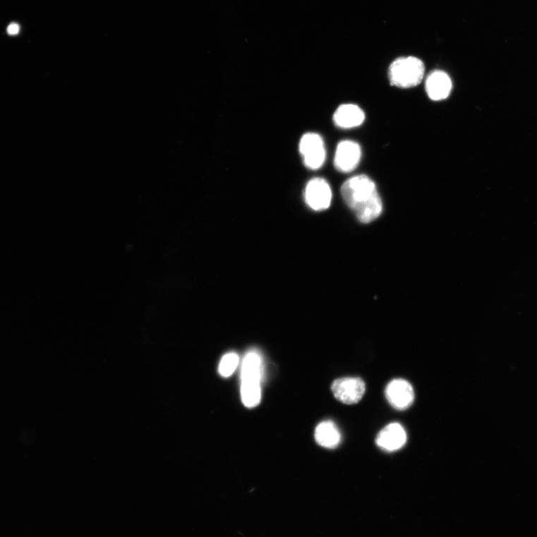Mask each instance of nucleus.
Returning a JSON list of instances; mask_svg holds the SVG:
<instances>
[{
    "instance_id": "1",
    "label": "nucleus",
    "mask_w": 537,
    "mask_h": 537,
    "mask_svg": "<svg viewBox=\"0 0 537 537\" xmlns=\"http://www.w3.org/2000/svg\"><path fill=\"white\" fill-rule=\"evenodd\" d=\"M342 195L346 204L363 224H370L382 213V199L375 182L368 176L358 175L349 179L342 187Z\"/></svg>"
},
{
    "instance_id": "2",
    "label": "nucleus",
    "mask_w": 537,
    "mask_h": 537,
    "mask_svg": "<svg viewBox=\"0 0 537 537\" xmlns=\"http://www.w3.org/2000/svg\"><path fill=\"white\" fill-rule=\"evenodd\" d=\"M262 374L263 364L259 353L257 351L248 352L241 370V398L247 408H254L260 402Z\"/></svg>"
},
{
    "instance_id": "10",
    "label": "nucleus",
    "mask_w": 537,
    "mask_h": 537,
    "mask_svg": "<svg viewBox=\"0 0 537 537\" xmlns=\"http://www.w3.org/2000/svg\"><path fill=\"white\" fill-rule=\"evenodd\" d=\"M407 440V435L399 423H391L378 434L376 443L380 448L387 452H395L402 449Z\"/></svg>"
},
{
    "instance_id": "3",
    "label": "nucleus",
    "mask_w": 537,
    "mask_h": 537,
    "mask_svg": "<svg viewBox=\"0 0 537 537\" xmlns=\"http://www.w3.org/2000/svg\"><path fill=\"white\" fill-rule=\"evenodd\" d=\"M424 74V63L414 56L399 58L389 68L390 84L400 88H411L420 85Z\"/></svg>"
},
{
    "instance_id": "14",
    "label": "nucleus",
    "mask_w": 537,
    "mask_h": 537,
    "mask_svg": "<svg viewBox=\"0 0 537 537\" xmlns=\"http://www.w3.org/2000/svg\"><path fill=\"white\" fill-rule=\"evenodd\" d=\"M7 32L10 35H18L20 32L19 25L17 23H11V25H9Z\"/></svg>"
},
{
    "instance_id": "4",
    "label": "nucleus",
    "mask_w": 537,
    "mask_h": 537,
    "mask_svg": "<svg viewBox=\"0 0 537 537\" xmlns=\"http://www.w3.org/2000/svg\"><path fill=\"white\" fill-rule=\"evenodd\" d=\"M299 152L304 164L308 169L316 170L322 167L326 159V150L322 137L318 133L305 134L299 142Z\"/></svg>"
},
{
    "instance_id": "5",
    "label": "nucleus",
    "mask_w": 537,
    "mask_h": 537,
    "mask_svg": "<svg viewBox=\"0 0 537 537\" xmlns=\"http://www.w3.org/2000/svg\"><path fill=\"white\" fill-rule=\"evenodd\" d=\"M304 198L306 204L313 211L322 212L331 205L332 191L324 179L314 178L306 185Z\"/></svg>"
},
{
    "instance_id": "12",
    "label": "nucleus",
    "mask_w": 537,
    "mask_h": 537,
    "mask_svg": "<svg viewBox=\"0 0 537 537\" xmlns=\"http://www.w3.org/2000/svg\"><path fill=\"white\" fill-rule=\"evenodd\" d=\"M315 438L319 445L325 448L333 449L339 444V431L332 421L321 423L316 428Z\"/></svg>"
},
{
    "instance_id": "9",
    "label": "nucleus",
    "mask_w": 537,
    "mask_h": 537,
    "mask_svg": "<svg viewBox=\"0 0 537 537\" xmlns=\"http://www.w3.org/2000/svg\"><path fill=\"white\" fill-rule=\"evenodd\" d=\"M452 90L449 76L442 71L431 72L426 78V90L428 97L433 101H441L449 97Z\"/></svg>"
},
{
    "instance_id": "6",
    "label": "nucleus",
    "mask_w": 537,
    "mask_h": 537,
    "mask_svg": "<svg viewBox=\"0 0 537 537\" xmlns=\"http://www.w3.org/2000/svg\"><path fill=\"white\" fill-rule=\"evenodd\" d=\"M361 156V148L358 143L350 140L340 141L334 155V167L339 172L351 173L358 166Z\"/></svg>"
},
{
    "instance_id": "8",
    "label": "nucleus",
    "mask_w": 537,
    "mask_h": 537,
    "mask_svg": "<svg viewBox=\"0 0 537 537\" xmlns=\"http://www.w3.org/2000/svg\"><path fill=\"white\" fill-rule=\"evenodd\" d=\"M388 402L399 411L408 409L414 400V391L411 385L404 379L392 380L385 390Z\"/></svg>"
},
{
    "instance_id": "11",
    "label": "nucleus",
    "mask_w": 537,
    "mask_h": 537,
    "mask_svg": "<svg viewBox=\"0 0 537 537\" xmlns=\"http://www.w3.org/2000/svg\"><path fill=\"white\" fill-rule=\"evenodd\" d=\"M333 120L337 127L349 129L363 124L365 114L357 104H344L334 112Z\"/></svg>"
},
{
    "instance_id": "7",
    "label": "nucleus",
    "mask_w": 537,
    "mask_h": 537,
    "mask_svg": "<svg viewBox=\"0 0 537 537\" xmlns=\"http://www.w3.org/2000/svg\"><path fill=\"white\" fill-rule=\"evenodd\" d=\"M334 397L346 404H355L363 398L366 385L359 378H342L334 381L332 385Z\"/></svg>"
},
{
    "instance_id": "13",
    "label": "nucleus",
    "mask_w": 537,
    "mask_h": 537,
    "mask_svg": "<svg viewBox=\"0 0 537 537\" xmlns=\"http://www.w3.org/2000/svg\"><path fill=\"white\" fill-rule=\"evenodd\" d=\"M239 356L238 354L230 352L222 357L219 366V373L222 377H229L237 369L239 363Z\"/></svg>"
}]
</instances>
